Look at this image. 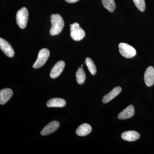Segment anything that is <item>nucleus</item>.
<instances>
[{"label":"nucleus","instance_id":"f257e3e1","mask_svg":"<svg viewBox=\"0 0 154 154\" xmlns=\"http://www.w3.org/2000/svg\"><path fill=\"white\" fill-rule=\"evenodd\" d=\"M51 26L50 30V34L51 36H55L59 34L63 29L64 22L62 17L58 14H53L51 15Z\"/></svg>","mask_w":154,"mask_h":154},{"label":"nucleus","instance_id":"f03ea898","mask_svg":"<svg viewBox=\"0 0 154 154\" xmlns=\"http://www.w3.org/2000/svg\"><path fill=\"white\" fill-rule=\"evenodd\" d=\"M70 35L71 38L75 41L82 40L85 36V33L79 24L77 22L70 24Z\"/></svg>","mask_w":154,"mask_h":154},{"label":"nucleus","instance_id":"7ed1b4c3","mask_svg":"<svg viewBox=\"0 0 154 154\" xmlns=\"http://www.w3.org/2000/svg\"><path fill=\"white\" fill-rule=\"evenodd\" d=\"M28 19V11L26 8H22L17 12L16 20L18 26L22 29H24L27 26Z\"/></svg>","mask_w":154,"mask_h":154},{"label":"nucleus","instance_id":"20e7f679","mask_svg":"<svg viewBox=\"0 0 154 154\" xmlns=\"http://www.w3.org/2000/svg\"><path fill=\"white\" fill-rule=\"evenodd\" d=\"M120 54L126 58H131L136 55V51L132 46L125 43H119L118 45Z\"/></svg>","mask_w":154,"mask_h":154},{"label":"nucleus","instance_id":"39448f33","mask_svg":"<svg viewBox=\"0 0 154 154\" xmlns=\"http://www.w3.org/2000/svg\"><path fill=\"white\" fill-rule=\"evenodd\" d=\"M50 56V51L47 48H42L38 54V57L33 65L34 69H38L43 66L47 61Z\"/></svg>","mask_w":154,"mask_h":154},{"label":"nucleus","instance_id":"423d86ee","mask_svg":"<svg viewBox=\"0 0 154 154\" xmlns=\"http://www.w3.org/2000/svg\"><path fill=\"white\" fill-rule=\"evenodd\" d=\"M0 48L7 56L10 57L14 56L15 51L13 47L8 41L2 38H0Z\"/></svg>","mask_w":154,"mask_h":154},{"label":"nucleus","instance_id":"0eeeda50","mask_svg":"<svg viewBox=\"0 0 154 154\" xmlns=\"http://www.w3.org/2000/svg\"><path fill=\"white\" fill-rule=\"evenodd\" d=\"M65 66V63L63 61L60 60L57 62L51 69L50 75L51 78L54 79L58 77L63 70Z\"/></svg>","mask_w":154,"mask_h":154},{"label":"nucleus","instance_id":"6e6552de","mask_svg":"<svg viewBox=\"0 0 154 154\" xmlns=\"http://www.w3.org/2000/svg\"><path fill=\"white\" fill-rule=\"evenodd\" d=\"M59 126L60 123L58 122H51L43 128L41 131V134L42 136H45L51 134L55 132Z\"/></svg>","mask_w":154,"mask_h":154},{"label":"nucleus","instance_id":"1a4fd4ad","mask_svg":"<svg viewBox=\"0 0 154 154\" xmlns=\"http://www.w3.org/2000/svg\"><path fill=\"white\" fill-rule=\"evenodd\" d=\"M144 82L146 85L150 87L154 84V69L152 66H149L146 69L144 74Z\"/></svg>","mask_w":154,"mask_h":154},{"label":"nucleus","instance_id":"9d476101","mask_svg":"<svg viewBox=\"0 0 154 154\" xmlns=\"http://www.w3.org/2000/svg\"><path fill=\"white\" fill-rule=\"evenodd\" d=\"M121 137L125 140L133 142L139 139L140 134L134 131H129L122 133L121 135Z\"/></svg>","mask_w":154,"mask_h":154},{"label":"nucleus","instance_id":"9b49d317","mask_svg":"<svg viewBox=\"0 0 154 154\" xmlns=\"http://www.w3.org/2000/svg\"><path fill=\"white\" fill-rule=\"evenodd\" d=\"M134 114V107L133 105H129L119 114L118 118L119 119H126L131 118Z\"/></svg>","mask_w":154,"mask_h":154},{"label":"nucleus","instance_id":"f8f14e48","mask_svg":"<svg viewBox=\"0 0 154 154\" xmlns=\"http://www.w3.org/2000/svg\"><path fill=\"white\" fill-rule=\"evenodd\" d=\"M13 95V91L10 88H5L0 91V104L3 105L8 102Z\"/></svg>","mask_w":154,"mask_h":154},{"label":"nucleus","instance_id":"ddd939ff","mask_svg":"<svg viewBox=\"0 0 154 154\" xmlns=\"http://www.w3.org/2000/svg\"><path fill=\"white\" fill-rule=\"evenodd\" d=\"M122 88L120 87H116L113 88L110 93L105 95L102 99V102L104 104L108 103L114 99L117 95L121 93Z\"/></svg>","mask_w":154,"mask_h":154},{"label":"nucleus","instance_id":"4468645a","mask_svg":"<svg viewBox=\"0 0 154 154\" xmlns=\"http://www.w3.org/2000/svg\"><path fill=\"white\" fill-rule=\"evenodd\" d=\"M92 130L91 125L87 123H84L78 128L76 131V133L79 136H85L91 132Z\"/></svg>","mask_w":154,"mask_h":154},{"label":"nucleus","instance_id":"2eb2a0df","mask_svg":"<svg viewBox=\"0 0 154 154\" xmlns=\"http://www.w3.org/2000/svg\"><path fill=\"white\" fill-rule=\"evenodd\" d=\"M66 105V102L64 99L61 98H53L48 100L46 103L48 107H63Z\"/></svg>","mask_w":154,"mask_h":154},{"label":"nucleus","instance_id":"dca6fc26","mask_svg":"<svg viewBox=\"0 0 154 154\" xmlns=\"http://www.w3.org/2000/svg\"><path fill=\"white\" fill-rule=\"evenodd\" d=\"M76 81L78 84L82 85L85 82L86 79V75L85 71L82 67L79 68L76 73Z\"/></svg>","mask_w":154,"mask_h":154},{"label":"nucleus","instance_id":"f3484780","mask_svg":"<svg viewBox=\"0 0 154 154\" xmlns=\"http://www.w3.org/2000/svg\"><path fill=\"white\" fill-rule=\"evenodd\" d=\"M103 5L105 9L112 13L116 9V5L114 0H102Z\"/></svg>","mask_w":154,"mask_h":154},{"label":"nucleus","instance_id":"a211bd4d","mask_svg":"<svg viewBox=\"0 0 154 154\" xmlns=\"http://www.w3.org/2000/svg\"><path fill=\"white\" fill-rule=\"evenodd\" d=\"M85 63L90 73L93 75H94L97 72V69L94 62L90 58L87 57L85 60Z\"/></svg>","mask_w":154,"mask_h":154},{"label":"nucleus","instance_id":"6ab92c4d","mask_svg":"<svg viewBox=\"0 0 154 154\" xmlns=\"http://www.w3.org/2000/svg\"><path fill=\"white\" fill-rule=\"evenodd\" d=\"M135 5L141 12H143L145 10L146 4L145 0H133Z\"/></svg>","mask_w":154,"mask_h":154},{"label":"nucleus","instance_id":"aec40b11","mask_svg":"<svg viewBox=\"0 0 154 154\" xmlns=\"http://www.w3.org/2000/svg\"><path fill=\"white\" fill-rule=\"evenodd\" d=\"M65 1H66L67 2L69 3H74L76 2L79 0H65Z\"/></svg>","mask_w":154,"mask_h":154}]
</instances>
